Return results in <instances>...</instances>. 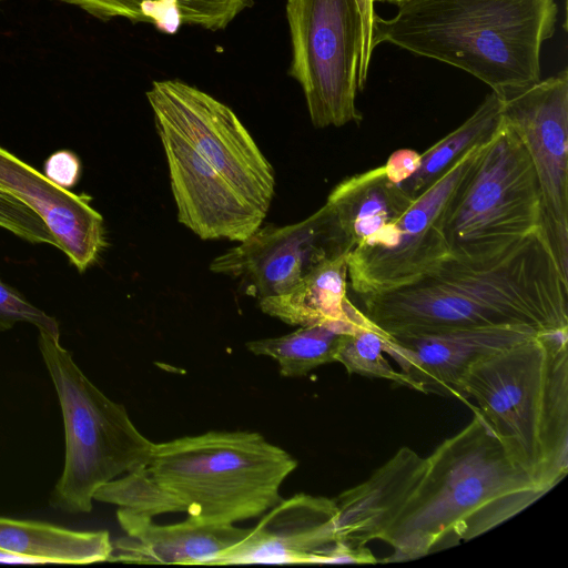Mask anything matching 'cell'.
<instances>
[{
    "instance_id": "d6a6232c",
    "label": "cell",
    "mask_w": 568,
    "mask_h": 568,
    "mask_svg": "<svg viewBox=\"0 0 568 568\" xmlns=\"http://www.w3.org/2000/svg\"><path fill=\"white\" fill-rule=\"evenodd\" d=\"M375 2H390V3H395L397 4L398 2H400L402 0H374Z\"/></svg>"
},
{
    "instance_id": "4dcf8cb0",
    "label": "cell",
    "mask_w": 568,
    "mask_h": 568,
    "mask_svg": "<svg viewBox=\"0 0 568 568\" xmlns=\"http://www.w3.org/2000/svg\"><path fill=\"white\" fill-rule=\"evenodd\" d=\"M419 153L402 149L392 153L383 166L388 179L400 186L415 173L419 165Z\"/></svg>"
},
{
    "instance_id": "2e32d148",
    "label": "cell",
    "mask_w": 568,
    "mask_h": 568,
    "mask_svg": "<svg viewBox=\"0 0 568 568\" xmlns=\"http://www.w3.org/2000/svg\"><path fill=\"white\" fill-rule=\"evenodd\" d=\"M0 189L40 215L58 241L59 250L80 272L97 262L105 246L103 219L88 196L55 185L1 146Z\"/></svg>"
},
{
    "instance_id": "4316f807",
    "label": "cell",
    "mask_w": 568,
    "mask_h": 568,
    "mask_svg": "<svg viewBox=\"0 0 568 568\" xmlns=\"http://www.w3.org/2000/svg\"><path fill=\"white\" fill-rule=\"evenodd\" d=\"M0 227L30 243H59L40 215L16 195L0 189Z\"/></svg>"
},
{
    "instance_id": "ba28073f",
    "label": "cell",
    "mask_w": 568,
    "mask_h": 568,
    "mask_svg": "<svg viewBox=\"0 0 568 568\" xmlns=\"http://www.w3.org/2000/svg\"><path fill=\"white\" fill-rule=\"evenodd\" d=\"M292 59L287 74L302 88L312 124L359 123L356 108L362 23L356 0H287Z\"/></svg>"
},
{
    "instance_id": "4fadbf2b",
    "label": "cell",
    "mask_w": 568,
    "mask_h": 568,
    "mask_svg": "<svg viewBox=\"0 0 568 568\" xmlns=\"http://www.w3.org/2000/svg\"><path fill=\"white\" fill-rule=\"evenodd\" d=\"M165 152L178 220L202 240L242 242L266 216L179 133L154 121Z\"/></svg>"
},
{
    "instance_id": "7c38bea8",
    "label": "cell",
    "mask_w": 568,
    "mask_h": 568,
    "mask_svg": "<svg viewBox=\"0 0 568 568\" xmlns=\"http://www.w3.org/2000/svg\"><path fill=\"white\" fill-rule=\"evenodd\" d=\"M328 204L307 219L284 226H260L210 264V271L239 282L240 291L263 300L295 286L324 261L349 254Z\"/></svg>"
},
{
    "instance_id": "8992f818",
    "label": "cell",
    "mask_w": 568,
    "mask_h": 568,
    "mask_svg": "<svg viewBox=\"0 0 568 568\" xmlns=\"http://www.w3.org/2000/svg\"><path fill=\"white\" fill-rule=\"evenodd\" d=\"M39 348L58 395L65 435L64 466L51 505L88 514L95 491L144 465L153 443L140 433L122 404L84 375L60 336L39 331Z\"/></svg>"
},
{
    "instance_id": "484cf974",
    "label": "cell",
    "mask_w": 568,
    "mask_h": 568,
    "mask_svg": "<svg viewBox=\"0 0 568 568\" xmlns=\"http://www.w3.org/2000/svg\"><path fill=\"white\" fill-rule=\"evenodd\" d=\"M383 333L369 321L339 337L334 361L348 374L384 378L415 390L412 381L393 368L383 355Z\"/></svg>"
},
{
    "instance_id": "30bf717a",
    "label": "cell",
    "mask_w": 568,
    "mask_h": 568,
    "mask_svg": "<svg viewBox=\"0 0 568 568\" xmlns=\"http://www.w3.org/2000/svg\"><path fill=\"white\" fill-rule=\"evenodd\" d=\"M145 95L154 121L179 133L267 214L274 196V170L230 106L179 79L153 81Z\"/></svg>"
},
{
    "instance_id": "ffe728a7",
    "label": "cell",
    "mask_w": 568,
    "mask_h": 568,
    "mask_svg": "<svg viewBox=\"0 0 568 568\" xmlns=\"http://www.w3.org/2000/svg\"><path fill=\"white\" fill-rule=\"evenodd\" d=\"M88 14L109 21L115 18L148 23L159 32L173 36L181 27L207 31L226 29L254 0H57Z\"/></svg>"
},
{
    "instance_id": "603a6c76",
    "label": "cell",
    "mask_w": 568,
    "mask_h": 568,
    "mask_svg": "<svg viewBox=\"0 0 568 568\" xmlns=\"http://www.w3.org/2000/svg\"><path fill=\"white\" fill-rule=\"evenodd\" d=\"M501 123L503 100L491 91L463 124L420 154L417 170L400 187L417 197L465 154L490 140Z\"/></svg>"
},
{
    "instance_id": "7402d4cb",
    "label": "cell",
    "mask_w": 568,
    "mask_h": 568,
    "mask_svg": "<svg viewBox=\"0 0 568 568\" xmlns=\"http://www.w3.org/2000/svg\"><path fill=\"white\" fill-rule=\"evenodd\" d=\"M0 548L40 558L44 564H92L109 560L113 546L106 530L78 531L0 517Z\"/></svg>"
},
{
    "instance_id": "7a4b0ae2",
    "label": "cell",
    "mask_w": 568,
    "mask_h": 568,
    "mask_svg": "<svg viewBox=\"0 0 568 568\" xmlns=\"http://www.w3.org/2000/svg\"><path fill=\"white\" fill-rule=\"evenodd\" d=\"M547 490L514 466L473 410V419L427 457L420 485L383 541L385 562L418 559L474 539L519 514Z\"/></svg>"
},
{
    "instance_id": "5bb4252c",
    "label": "cell",
    "mask_w": 568,
    "mask_h": 568,
    "mask_svg": "<svg viewBox=\"0 0 568 568\" xmlns=\"http://www.w3.org/2000/svg\"><path fill=\"white\" fill-rule=\"evenodd\" d=\"M539 333L526 325L457 328L426 334L388 336L384 352L400 367L420 393L454 397L463 376L478 359Z\"/></svg>"
},
{
    "instance_id": "9c48e42d",
    "label": "cell",
    "mask_w": 568,
    "mask_h": 568,
    "mask_svg": "<svg viewBox=\"0 0 568 568\" xmlns=\"http://www.w3.org/2000/svg\"><path fill=\"white\" fill-rule=\"evenodd\" d=\"M485 144L465 154L396 221L347 255L354 292L363 296L404 286L449 257L443 230L447 207Z\"/></svg>"
},
{
    "instance_id": "f1b7e54d",
    "label": "cell",
    "mask_w": 568,
    "mask_h": 568,
    "mask_svg": "<svg viewBox=\"0 0 568 568\" xmlns=\"http://www.w3.org/2000/svg\"><path fill=\"white\" fill-rule=\"evenodd\" d=\"M43 171L55 185L69 190L80 180L81 162L74 152L60 150L44 161Z\"/></svg>"
},
{
    "instance_id": "ac0fdd59",
    "label": "cell",
    "mask_w": 568,
    "mask_h": 568,
    "mask_svg": "<svg viewBox=\"0 0 568 568\" xmlns=\"http://www.w3.org/2000/svg\"><path fill=\"white\" fill-rule=\"evenodd\" d=\"M426 468L427 457L404 446L365 481L334 498L337 540L356 546L384 540L420 485Z\"/></svg>"
},
{
    "instance_id": "e0dca14e",
    "label": "cell",
    "mask_w": 568,
    "mask_h": 568,
    "mask_svg": "<svg viewBox=\"0 0 568 568\" xmlns=\"http://www.w3.org/2000/svg\"><path fill=\"white\" fill-rule=\"evenodd\" d=\"M116 518L125 536L112 541L109 561L130 564L222 565L250 534L234 524L186 520L159 525L152 517L119 508Z\"/></svg>"
},
{
    "instance_id": "52a82bcc",
    "label": "cell",
    "mask_w": 568,
    "mask_h": 568,
    "mask_svg": "<svg viewBox=\"0 0 568 568\" xmlns=\"http://www.w3.org/2000/svg\"><path fill=\"white\" fill-rule=\"evenodd\" d=\"M540 225L541 200L531 159L503 118L447 207L443 230L449 256L486 261Z\"/></svg>"
},
{
    "instance_id": "5b68a950",
    "label": "cell",
    "mask_w": 568,
    "mask_h": 568,
    "mask_svg": "<svg viewBox=\"0 0 568 568\" xmlns=\"http://www.w3.org/2000/svg\"><path fill=\"white\" fill-rule=\"evenodd\" d=\"M144 467L190 518L235 524L282 500L281 486L297 460L258 433L212 430L153 443Z\"/></svg>"
},
{
    "instance_id": "44dd1931",
    "label": "cell",
    "mask_w": 568,
    "mask_h": 568,
    "mask_svg": "<svg viewBox=\"0 0 568 568\" xmlns=\"http://www.w3.org/2000/svg\"><path fill=\"white\" fill-rule=\"evenodd\" d=\"M347 255L324 261L290 291L258 301L265 314L294 326L359 321L364 313L347 298Z\"/></svg>"
},
{
    "instance_id": "836d02e7",
    "label": "cell",
    "mask_w": 568,
    "mask_h": 568,
    "mask_svg": "<svg viewBox=\"0 0 568 568\" xmlns=\"http://www.w3.org/2000/svg\"><path fill=\"white\" fill-rule=\"evenodd\" d=\"M1 1H2V0H0V2H1Z\"/></svg>"
},
{
    "instance_id": "8fae6325",
    "label": "cell",
    "mask_w": 568,
    "mask_h": 568,
    "mask_svg": "<svg viewBox=\"0 0 568 568\" xmlns=\"http://www.w3.org/2000/svg\"><path fill=\"white\" fill-rule=\"evenodd\" d=\"M500 97L503 118L523 140L536 172L540 230L568 281V71Z\"/></svg>"
},
{
    "instance_id": "1f68e13d",
    "label": "cell",
    "mask_w": 568,
    "mask_h": 568,
    "mask_svg": "<svg viewBox=\"0 0 568 568\" xmlns=\"http://www.w3.org/2000/svg\"><path fill=\"white\" fill-rule=\"evenodd\" d=\"M0 564H44L40 558L0 548Z\"/></svg>"
},
{
    "instance_id": "f546056e",
    "label": "cell",
    "mask_w": 568,
    "mask_h": 568,
    "mask_svg": "<svg viewBox=\"0 0 568 568\" xmlns=\"http://www.w3.org/2000/svg\"><path fill=\"white\" fill-rule=\"evenodd\" d=\"M356 2L362 23V47L357 74L358 91H362L366 84L368 69L374 52L372 41L374 23L377 14L375 12L374 0H356Z\"/></svg>"
},
{
    "instance_id": "277c9868",
    "label": "cell",
    "mask_w": 568,
    "mask_h": 568,
    "mask_svg": "<svg viewBox=\"0 0 568 568\" xmlns=\"http://www.w3.org/2000/svg\"><path fill=\"white\" fill-rule=\"evenodd\" d=\"M376 17L373 48L388 42L454 65L504 95L540 80V51L552 37L555 0H402Z\"/></svg>"
},
{
    "instance_id": "83f0119b",
    "label": "cell",
    "mask_w": 568,
    "mask_h": 568,
    "mask_svg": "<svg viewBox=\"0 0 568 568\" xmlns=\"http://www.w3.org/2000/svg\"><path fill=\"white\" fill-rule=\"evenodd\" d=\"M18 322L30 323L39 331L60 336L54 317L30 304L20 293L0 281V332L10 329Z\"/></svg>"
},
{
    "instance_id": "6da1fadb",
    "label": "cell",
    "mask_w": 568,
    "mask_h": 568,
    "mask_svg": "<svg viewBox=\"0 0 568 568\" xmlns=\"http://www.w3.org/2000/svg\"><path fill=\"white\" fill-rule=\"evenodd\" d=\"M361 298L364 315L388 336L497 325L568 328V281L540 229L486 261L449 256L409 284Z\"/></svg>"
},
{
    "instance_id": "d4e9b609",
    "label": "cell",
    "mask_w": 568,
    "mask_h": 568,
    "mask_svg": "<svg viewBox=\"0 0 568 568\" xmlns=\"http://www.w3.org/2000/svg\"><path fill=\"white\" fill-rule=\"evenodd\" d=\"M102 485L93 499L116 505L134 513L154 517L166 513H184L183 505L163 488L145 469L144 465Z\"/></svg>"
},
{
    "instance_id": "3957f363",
    "label": "cell",
    "mask_w": 568,
    "mask_h": 568,
    "mask_svg": "<svg viewBox=\"0 0 568 568\" xmlns=\"http://www.w3.org/2000/svg\"><path fill=\"white\" fill-rule=\"evenodd\" d=\"M510 463L549 491L568 471V328L539 332L474 363L459 385Z\"/></svg>"
},
{
    "instance_id": "9a60e30c",
    "label": "cell",
    "mask_w": 568,
    "mask_h": 568,
    "mask_svg": "<svg viewBox=\"0 0 568 568\" xmlns=\"http://www.w3.org/2000/svg\"><path fill=\"white\" fill-rule=\"evenodd\" d=\"M334 499L297 494L267 510L248 536L222 561L237 564H320L338 540Z\"/></svg>"
},
{
    "instance_id": "cb8c5ba5",
    "label": "cell",
    "mask_w": 568,
    "mask_h": 568,
    "mask_svg": "<svg viewBox=\"0 0 568 568\" xmlns=\"http://www.w3.org/2000/svg\"><path fill=\"white\" fill-rule=\"evenodd\" d=\"M364 315L359 321H338L310 326L278 337L262 338L246 343V348L255 355L274 358L282 376L306 375L312 369L335 362L334 355L339 337L365 324Z\"/></svg>"
},
{
    "instance_id": "d6986e66",
    "label": "cell",
    "mask_w": 568,
    "mask_h": 568,
    "mask_svg": "<svg viewBox=\"0 0 568 568\" xmlns=\"http://www.w3.org/2000/svg\"><path fill=\"white\" fill-rule=\"evenodd\" d=\"M414 200L388 179L384 166H378L339 182L326 204L333 210L352 252L396 221Z\"/></svg>"
}]
</instances>
